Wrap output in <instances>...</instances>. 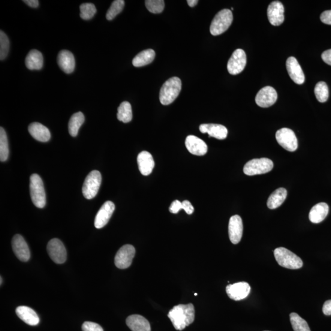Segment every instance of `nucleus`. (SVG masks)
Listing matches in <instances>:
<instances>
[{"mask_svg": "<svg viewBox=\"0 0 331 331\" xmlns=\"http://www.w3.org/2000/svg\"><path fill=\"white\" fill-rule=\"evenodd\" d=\"M168 317L170 318L176 329L179 330L184 329L195 320L194 306L192 304H188V305H180L174 307L168 314Z\"/></svg>", "mask_w": 331, "mask_h": 331, "instance_id": "obj_1", "label": "nucleus"}, {"mask_svg": "<svg viewBox=\"0 0 331 331\" xmlns=\"http://www.w3.org/2000/svg\"><path fill=\"white\" fill-rule=\"evenodd\" d=\"M181 89L182 82L179 77H171L166 81L159 92L161 103L167 106L173 103L180 94Z\"/></svg>", "mask_w": 331, "mask_h": 331, "instance_id": "obj_2", "label": "nucleus"}, {"mask_svg": "<svg viewBox=\"0 0 331 331\" xmlns=\"http://www.w3.org/2000/svg\"><path fill=\"white\" fill-rule=\"evenodd\" d=\"M30 191L35 206L38 208H43L46 204V192L43 180L38 174H33L30 177Z\"/></svg>", "mask_w": 331, "mask_h": 331, "instance_id": "obj_3", "label": "nucleus"}, {"mask_svg": "<svg viewBox=\"0 0 331 331\" xmlns=\"http://www.w3.org/2000/svg\"><path fill=\"white\" fill-rule=\"evenodd\" d=\"M273 253L277 262L280 266L285 268L298 269L303 266L301 259L287 249L279 247L276 249Z\"/></svg>", "mask_w": 331, "mask_h": 331, "instance_id": "obj_4", "label": "nucleus"}, {"mask_svg": "<svg viewBox=\"0 0 331 331\" xmlns=\"http://www.w3.org/2000/svg\"><path fill=\"white\" fill-rule=\"evenodd\" d=\"M233 20V13L228 9H224L216 14L210 27V33L213 36L222 34L229 29Z\"/></svg>", "mask_w": 331, "mask_h": 331, "instance_id": "obj_5", "label": "nucleus"}, {"mask_svg": "<svg viewBox=\"0 0 331 331\" xmlns=\"http://www.w3.org/2000/svg\"><path fill=\"white\" fill-rule=\"evenodd\" d=\"M273 167V162L269 158L253 159L246 162L243 167V173L250 176L259 175L270 172Z\"/></svg>", "mask_w": 331, "mask_h": 331, "instance_id": "obj_6", "label": "nucleus"}, {"mask_svg": "<svg viewBox=\"0 0 331 331\" xmlns=\"http://www.w3.org/2000/svg\"><path fill=\"white\" fill-rule=\"evenodd\" d=\"M101 174L98 171H92L87 176L82 186L84 197L87 200H92L97 195L101 184Z\"/></svg>", "mask_w": 331, "mask_h": 331, "instance_id": "obj_7", "label": "nucleus"}, {"mask_svg": "<svg viewBox=\"0 0 331 331\" xmlns=\"http://www.w3.org/2000/svg\"><path fill=\"white\" fill-rule=\"evenodd\" d=\"M275 137L280 145L288 151L294 152L297 149V139L291 129L287 128L279 129L276 132Z\"/></svg>", "mask_w": 331, "mask_h": 331, "instance_id": "obj_8", "label": "nucleus"}, {"mask_svg": "<svg viewBox=\"0 0 331 331\" xmlns=\"http://www.w3.org/2000/svg\"><path fill=\"white\" fill-rule=\"evenodd\" d=\"M136 254V250L131 245H125L119 250L115 257V264L120 269L128 268Z\"/></svg>", "mask_w": 331, "mask_h": 331, "instance_id": "obj_9", "label": "nucleus"}, {"mask_svg": "<svg viewBox=\"0 0 331 331\" xmlns=\"http://www.w3.org/2000/svg\"><path fill=\"white\" fill-rule=\"evenodd\" d=\"M246 63V57L244 51L238 49L234 51L228 62L227 68L229 73L238 74L244 70Z\"/></svg>", "mask_w": 331, "mask_h": 331, "instance_id": "obj_10", "label": "nucleus"}, {"mask_svg": "<svg viewBox=\"0 0 331 331\" xmlns=\"http://www.w3.org/2000/svg\"><path fill=\"white\" fill-rule=\"evenodd\" d=\"M47 250L49 257L57 264L64 263L66 260V250L61 240L52 239L48 243Z\"/></svg>", "mask_w": 331, "mask_h": 331, "instance_id": "obj_11", "label": "nucleus"}, {"mask_svg": "<svg viewBox=\"0 0 331 331\" xmlns=\"http://www.w3.org/2000/svg\"><path fill=\"white\" fill-rule=\"evenodd\" d=\"M278 93L272 87L267 86L261 89L256 96L255 101L258 106L269 107L275 103Z\"/></svg>", "mask_w": 331, "mask_h": 331, "instance_id": "obj_12", "label": "nucleus"}, {"mask_svg": "<svg viewBox=\"0 0 331 331\" xmlns=\"http://www.w3.org/2000/svg\"><path fill=\"white\" fill-rule=\"evenodd\" d=\"M251 286L248 283L242 282L228 285L226 288V291L229 297L234 300L245 299L251 292Z\"/></svg>", "mask_w": 331, "mask_h": 331, "instance_id": "obj_13", "label": "nucleus"}, {"mask_svg": "<svg viewBox=\"0 0 331 331\" xmlns=\"http://www.w3.org/2000/svg\"><path fill=\"white\" fill-rule=\"evenodd\" d=\"M12 247L16 257L21 261L26 262L30 258V251L28 245L22 236L16 234L12 240Z\"/></svg>", "mask_w": 331, "mask_h": 331, "instance_id": "obj_14", "label": "nucleus"}, {"mask_svg": "<svg viewBox=\"0 0 331 331\" xmlns=\"http://www.w3.org/2000/svg\"><path fill=\"white\" fill-rule=\"evenodd\" d=\"M229 237L233 244H237L241 240L243 234V223L239 215L231 216L228 226Z\"/></svg>", "mask_w": 331, "mask_h": 331, "instance_id": "obj_15", "label": "nucleus"}, {"mask_svg": "<svg viewBox=\"0 0 331 331\" xmlns=\"http://www.w3.org/2000/svg\"><path fill=\"white\" fill-rule=\"evenodd\" d=\"M115 210V205L112 201H106L97 213L95 219V227L97 229L103 228L109 222Z\"/></svg>", "mask_w": 331, "mask_h": 331, "instance_id": "obj_16", "label": "nucleus"}, {"mask_svg": "<svg viewBox=\"0 0 331 331\" xmlns=\"http://www.w3.org/2000/svg\"><path fill=\"white\" fill-rule=\"evenodd\" d=\"M285 9L279 1L273 2L267 8V17L269 22L273 26H279L284 22Z\"/></svg>", "mask_w": 331, "mask_h": 331, "instance_id": "obj_17", "label": "nucleus"}, {"mask_svg": "<svg viewBox=\"0 0 331 331\" xmlns=\"http://www.w3.org/2000/svg\"><path fill=\"white\" fill-rule=\"evenodd\" d=\"M286 66H287L289 76L295 83L301 85L305 82V74L296 58L294 57H289L286 62Z\"/></svg>", "mask_w": 331, "mask_h": 331, "instance_id": "obj_18", "label": "nucleus"}, {"mask_svg": "<svg viewBox=\"0 0 331 331\" xmlns=\"http://www.w3.org/2000/svg\"><path fill=\"white\" fill-rule=\"evenodd\" d=\"M185 146L188 152L192 155L203 156L207 152V146L205 142L192 135H189L186 138Z\"/></svg>", "mask_w": 331, "mask_h": 331, "instance_id": "obj_19", "label": "nucleus"}, {"mask_svg": "<svg viewBox=\"0 0 331 331\" xmlns=\"http://www.w3.org/2000/svg\"><path fill=\"white\" fill-rule=\"evenodd\" d=\"M60 68L66 74L73 73L75 69V59L73 54L68 50H62L57 57Z\"/></svg>", "mask_w": 331, "mask_h": 331, "instance_id": "obj_20", "label": "nucleus"}, {"mask_svg": "<svg viewBox=\"0 0 331 331\" xmlns=\"http://www.w3.org/2000/svg\"><path fill=\"white\" fill-rule=\"evenodd\" d=\"M138 167L143 176H149L152 173L155 167V161L153 156L147 151L141 152L137 156Z\"/></svg>", "mask_w": 331, "mask_h": 331, "instance_id": "obj_21", "label": "nucleus"}, {"mask_svg": "<svg viewBox=\"0 0 331 331\" xmlns=\"http://www.w3.org/2000/svg\"><path fill=\"white\" fill-rule=\"evenodd\" d=\"M200 130L202 133H207L209 136L219 140L226 139L228 135V129L225 126L212 123L201 125Z\"/></svg>", "mask_w": 331, "mask_h": 331, "instance_id": "obj_22", "label": "nucleus"}, {"mask_svg": "<svg viewBox=\"0 0 331 331\" xmlns=\"http://www.w3.org/2000/svg\"><path fill=\"white\" fill-rule=\"evenodd\" d=\"M29 131L36 140L42 143H46L50 139L49 129L40 123H32L29 126Z\"/></svg>", "mask_w": 331, "mask_h": 331, "instance_id": "obj_23", "label": "nucleus"}, {"mask_svg": "<svg viewBox=\"0 0 331 331\" xmlns=\"http://www.w3.org/2000/svg\"><path fill=\"white\" fill-rule=\"evenodd\" d=\"M126 323L132 331H151L149 321L140 315L129 316Z\"/></svg>", "mask_w": 331, "mask_h": 331, "instance_id": "obj_24", "label": "nucleus"}, {"mask_svg": "<svg viewBox=\"0 0 331 331\" xmlns=\"http://www.w3.org/2000/svg\"><path fill=\"white\" fill-rule=\"evenodd\" d=\"M16 312L20 320L30 326H37L40 323V318L37 313L29 307H18Z\"/></svg>", "mask_w": 331, "mask_h": 331, "instance_id": "obj_25", "label": "nucleus"}, {"mask_svg": "<svg viewBox=\"0 0 331 331\" xmlns=\"http://www.w3.org/2000/svg\"><path fill=\"white\" fill-rule=\"evenodd\" d=\"M329 213V206L326 203H320L312 207L309 213V219L314 224H320L326 218Z\"/></svg>", "mask_w": 331, "mask_h": 331, "instance_id": "obj_26", "label": "nucleus"}, {"mask_svg": "<svg viewBox=\"0 0 331 331\" xmlns=\"http://www.w3.org/2000/svg\"><path fill=\"white\" fill-rule=\"evenodd\" d=\"M26 68L30 70H40L43 66V57L37 50L30 51L25 59Z\"/></svg>", "mask_w": 331, "mask_h": 331, "instance_id": "obj_27", "label": "nucleus"}, {"mask_svg": "<svg viewBox=\"0 0 331 331\" xmlns=\"http://www.w3.org/2000/svg\"><path fill=\"white\" fill-rule=\"evenodd\" d=\"M287 191L284 188L277 189L270 195L267 205L270 209H275L281 206L287 198Z\"/></svg>", "mask_w": 331, "mask_h": 331, "instance_id": "obj_28", "label": "nucleus"}, {"mask_svg": "<svg viewBox=\"0 0 331 331\" xmlns=\"http://www.w3.org/2000/svg\"><path fill=\"white\" fill-rule=\"evenodd\" d=\"M155 52L153 49L142 51L132 60V65L135 67H142L151 63L155 59Z\"/></svg>", "mask_w": 331, "mask_h": 331, "instance_id": "obj_29", "label": "nucleus"}, {"mask_svg": "<svg viewBox=\"0 0 331 331\" xmlns=\"http://www.w3.org/2000/svg\"><path fill=\"white\" fill-rule=\"evenodd\" d=\"M84 121H85V117L82 113L78 112L71 116L68 123V130L71 136H77L79 128Z\"/></svg>", "mask_w": 331, "mask_h": 331, "instance_id": "obj_30", "label": "nucleus"}, {"mask_svg": "<svg viewBox=\"0 0 331 331\" xmlns=\"http://www.w3.org/2000/svg\"><path fill=\"white\" fill-rule=\"evenodd\" d=\"M117 119L123 123H128L132 119V108L128 101L123 102L120 104L117 113Z\"/></svg>", "mask_w": 331, "mask_h": 331, "instance_id": "obj_31", "label": "nucleus"}, {"mask_svg": "<svg viewBox=\"0 0 331 331\" xmlns=\"http://www.w3.org/2000/svg\"><path fill=\"white\" fill-rule=\"evenodd\" d=\"M290 317L292 327L294 331H311L305 319L300 317L296 313H291Z\"/></svg>", "mask_w": 331, "mask_h": 331, "instance_id": "obj_32", "label": "nucleus"}, {"mask_svg": "<svg viewBox=\"0 0 331 331\" xmlns=\"http://www.w3.org/2000/svg\"><path fill=\"white\" fill-rule=\"evenodd\" d=\"M9 156V146L7 132L4 128H0V160L4 162Z\"/></svg>", "mask_w": 331, "mask_h": 331, "instance_id": "obj_33", "label": "nucleus"}, {"mask_svg": "<svg viewBox=\"0 0 331 331\" xmlns=\"http://www.w3.org/2000/svg\"><path fill=\"white\" fill-rule=\"evenodd\" d=\"M315 94L320 103L326 102L329 98V89L326 82H319L315 87Z\"/></svg>", "mask_w": 331, "mask_h": 331, "instance_id": "obj_34", "label": "nucleus"}, {"mask_svg": "<svg viewBox=\"0 0 331 331\" xmlns=\"http://www.w3.org/2000/svg\"><path fill=\"white\" fill-rule=\"evenodd\" d=\"M125 7V2L123 0H116L111 5L106 14V19L111 20L114 19L117 15L121 13Z\"/></svg>", "mask_w": 331, "mask_h": 331, "instance_id": "obj_35", "label": "nucleus"}, {"mask_svg": "<svg viewBox=\"0 0 331 331\" xmlns=\"http://www.w3.org/2000/svg\"><path fill=\"white\" fill-rule=\"evenodd\" d=\"M145 5L147 10L153 14L161 13L164 9L163 0H146Z\"/></svg>", "mask_w": 331, "mask_h": 331, "instance_id": "obj_36", "label": "nucleus"}, {"mask_svg": "<svg viewBox=\"0 0 331 331\" xmlns=\"http://www.w3.org/2000/svg\"><path fill=\"white\" fill-rule=\"evenodd\" d=\"M80 16L84 20H90L96 13L95 6L92 4H83L80 6Z\"/></svg>", "mask_w": 331, "mask_h": 331, "instance_id": "obj_37", "label": "nucleus"}, {"mask_svg": "<svg viewBox=\"0 0 331 331\" xmlns=\"http://www.w3.org/2000/svg\"><path fill=\"white\" fill-rule=\"evenodd\" d=\"M10 50V41L4 32H0V60H3L7 57Z\"/></svg>", "mask_w": 331, "mask_h": 331, "instance_id": "obj_38", "label": "nucleus"}, {"mask_svg": "<svg viewBox=\"0 0 331 331\" xmlns=\"http://www.w3.org/2000/svg\"><path fill=\"white\" fill-rule=\"evenodd\" d=\"M82 329L83 331H104L100 325L90 321L84 322Z\"/></svg>", "mask_w": 331, "mask_h": 331, "instance_id": "obj_39", "label": "nucleus"}, {"mask_svg": "<svg viewBox=\"0 0 331 331\" xmlns=\"http://www.w3.org/2000/svg\"><path fill=\"white\" fill-rule=\"evenodd\" d=\"M182 209V203L179 200L173 201L170 207V212L172 213H177Z\"/></svg>", "mask_w": 331, "mask_h": 331, "instance_id": "obj_40", "label": "nucleus"}, {"mask_svg": "<svg viewBox=\"0 0 331 331\" xmlns=\"http://www.w3.org/2000/svg\"><path fill=\"white\" fill-rule=\"evenodd\" d=\"M320 19L322 22L331 25V10L323 12L321 14Z\"/></svg>", "mask_w": 331, "mask_h": 331, "instance_id": "obj_41", "label": "nucleus"}, {"mask_svg": "<svg viewBox=\"0 0 331 331\" xmlns=\"http://www.w3.org/2000/svg\"><path fill=\"white\" fill-rule=\"evenodd\" d=\"M182 203V209L184 210L186 213L188 215L192 214L194 213L195 209L192 207L191 204L187 200L183 201Z\"/></svg>", "mask_w": 331, "mask_h": 331, "instance_id": "obj_42", "label": "nucleus"}, {"mask_svg": "<svg viewBox=\"0 0 331 331\" xmlns=\"http://www.w3.org/2000/svg\"><path fill=\"white\" fill-rule=\"evenodd\" d=\"M321 58L327 65L331 66V49L324 51L322 53Z\"/></svg>", "mask_w": 331, "mask_h": 331, "instance_id": "obj_43", "label": "nucleus"}, {"mask_svg": "<svg viewBox=\"0 0 331 331\" xmlns=\"http://www.w3.org/2000/svg\"><path fill=\"white\" fill-rule=\"evenodd\" d=\"M323 312L324 315H331V300L325 302L323 307Z\"/></svg>", "mask_w": 331, "mask_h": 331, "instance_id": "obj_44", "label": "nucleus"}, {"mask_svg": "<svg viewBox=\"0 0 331 331\" xmlns=\"http://www.w3.org/2000/svg\"><path fill=\"white\" fill-rule=\"evenodd\" d=\"M23 2L32 8H38L39 6L38 0H24Z\"/></svg>", "mask_w": 331, "mask_h": 331, "instance_id": "obj_45", "label": "nucleus"}, {"mask_svg": "<svg viewBox=\"0 0 331 331\" xmlns=\"http://www.w3.org/2000/svg\"><path fill=\"white\" fill-rule=\"evenodd\" d=\"M187 3L189 7L192 8L198 4V0H188Z\"/></svg>", "mask_w": 331, "mask_h": 331, "instance_id": "obj_46", "label": "nucleus"}, {"mask_svg": "<svg viewBox=\"0 0 331 331\" xmlns=\"http://www.w3.org/2000/svg\"><path fill=\"white\" fill-rule=\"evenodd\" d=\"M2 281H3V280H2V278H1V283H0V284H1V285H2Z\"/></svg>", "mask_w": 331, "mask_h": 331, "instance_id": "obj_47", "label": "nucleus"}, {"mask_svg": "<svg viewBox=\"0 0 331 331\" xmlns=\"http://www.w3.org/2000/svg\"><path fill=\"white\" fill-rule=\"evenodd\" d=\"M197 293H195V296H197Z\"/></svg>", "mask_w": 331, "mask_h": 331, "instance_id": "obj_48", "label": "nucleus"}, {"mask_svg": "<svg viewBox=\"0 0 331 331\" xmlns=\"http://www.w3.org/2000/svg\"><path fill=\"white\" fill-rule=\"evenodd\" d=\"M265 331H267V330H265Z\"/></svg>", "mask_w": 331, "mask_h": 331, "instance_id": "obj_49", "label": "nucleus"}]
</instances>
